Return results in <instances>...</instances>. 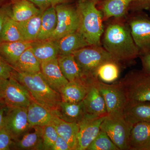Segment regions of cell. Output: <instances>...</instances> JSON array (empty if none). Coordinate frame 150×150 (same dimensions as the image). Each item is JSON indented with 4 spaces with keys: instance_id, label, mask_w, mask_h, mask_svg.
<instances>
[{
    "instance_id": "obj_27",
    "label": "cell",
    "mask_w": 150,
    "mask_h": 150,
    "mask_svg": "<svg viewBox=\"0 0 150 150\" xmlns=\"http://www.w3.org/2000/svg\"><path fill=\"white\" fill-rule=\"evenodd\" d=\"M57 24V16L55 6L50 7L43 11L37 40L49 39L56 29Z\"/></svg>"
},
{
    "instance_id": "obj_3",
    "label": "cell",
    "mask_w": 150,
    "mask_h": 150,
    "mask_svg": "<svg viewBox=\"0 0 150 150\" xmlns=\"http://www.w3.org/2000/svg\"><path fill=\"white\" fill-rule=\"evenodd\" d=\"M96 0L79 1L77 9L79 23L78 31L90 45L101 46L100 38L104 32L102 12L96 6Z\"/></svg>"
},
{
    "instance_id": "obj_24",
    "label": "cell",
    "mask_w": 150,
    "mask_h": 150,
    "mask_svg": "<svg viewBox=\"0 0 150 150\" xmlns=\"http://www.w3.org/2000/svg\"><path fill=\"white\" fill-rule=\"evenodd\" d=\"M33 129H34V132H26L20 139L13 141L11 148L17 150H42V127L34 126Z\"/></svg>"
},
{
    "instance_id": "obj_21",
    "label": "cell",
    "mask_w": 150,
    "mask_h": 150,
    "mask_svg": "<svg viewBox=\"0 0 150 150\" xmlns=\"http://www.w3.org/2000/svg\"><path fill=\"white\" fill-rule=\"evenodd\" d=\"M57 59L62 74L69 82L88 79L84 76L81 69L72 54L59 55Z\"/></svg>"
},
{
    "instance_id": "obj_40",
    "label": "cell",
    "mask_w": 150,
    "mask_h": 150,
    "mask_svg": "<svg viewBox=\"0 0 150 150\" xmlns=\"http://www.w3.org/2000/svg\"><path fill=\"white\" fill-rule=\"evenodd\" d=\"M11 13V9L8 7L0 8V38L6 19Z\"/></svg>"
},
{
    "instance_id": "obj_1",
    "label": "cell",
    "mask_w": 150,
    "mask_h": 150,
    "mask_svg": "<svg viewBox=\"0 0 150 150\" xmlns=\"http://www.w3.org/2000/svg\"><path fill=\"white\" fill-rule=\"evenodd\" d=\"M103 34V48L118 62L132 61L139 56L129 23L118 20L111 23Z\"/></svg>"
},
{
    "instance_id": "obj_15",
    "label": "cell",
    "mask_w": 150,
    "mask_h": 150,
    "mask_svg": "<svg viewBox=\"0 0 150 150\" xmlns=\"http://www.w3.org/2000/svg\"><path fill=\"white\" fill-rule=\"evenodd\" d=\"M94 78L95 77L83 80L69 82L59 91L62 100L66 102L72 103L82 101L85 98L90 86Z\"/></svg>"
},
{
    "instance_id": "obj_37",
    "label": "cell",
    "mask_w": 150,
    "mask_h": 150,
    "mask_svg": "<svg viewBox=\"0 0 150 150\" xmlns=\"http://www.w3.org/2000/svg\"><path fill=\"white\" fill-rule=\"evenodd\" d=\"M13 67L0 55V79H8L11 76Z\"/></svg>"
},
{
    "instance_id": "obj_36",
    "label": "cell",
    "mask_w": 150,
    "mask_h": 150,
    "mask_svg": "<svg viewBox=\"0 0 150 150\" xmlns=\"http://www.w3.org/2000/svg\"><path fill=\"white\" fill-rule=\"evenodd\" d=\"M40 8L42 11L51 6H56L59 4L66 3L69 0H28Z\"/></svg>"
},
{
    "instance_id": "obj_33",
    "label": "cell",
    "mask_w": 150,
    "mask_h": 150,
    "mask_svg": "<svg viewBox=\"0 0 150 150\" xmlns=\"http://www.w3.org/2000/svg\"><path fill=\"white\" fill-rule=\"evenodd\" d=\"M87 150H119L113 144L108 135L100 129L95 139Z\"/></svg>"
},
{
    "instance_id": "obj_29",
    "label": "cell",
    "mask_w": 150,
    "mask_h": 150,
    "mask_svg": "<svg viewBox=\"0 0 150 150\" xmlns=\"http://www.w3.org/2000/svg\"><path fill=\"white\" fill-rule=\"evenodd\" d=\"M12 67L14 70L20 72L37 73L40 72V63L33 52L31 47L22 54Z\"/></svg>"
},
{
    "instance_id": "obj_10",
    "label": "cell",
    "mask_w": 150,
    "mask_h": 150,
    "mask_svg": "<svg viewBox=\"0 0 150 150\" xmlns=\"http://www.w3.org/2000/svg\"><path fill=\"white\" fill-rule=\"evenodd\" d=\"M141 11L134 12L128 23L139 56L150 54V18Z\"/></svg>"
},
{
    "instance_id": "obj_11",
    "label": "cell",
    "mask_w": 150,
    "mask_h": 150,
    "mask_svg": "<svg viewBox=\"0 0 150 150\" xmlns=\"http://www.w3.org/2000/svg\"><path fill=\"white\" fill-rule=\"evenodd\" d=\"M3 126L10 134L13 141L19 139L31 129L28 120L27 108L7 107Z\"/></svg>"
},
{
    "instance_id": "obj_7",
    "label": "cell",
    "mask_w": 150,
    "mask_h": 150,
    "mask_svg": "<svg viewBox=\"0 0 150 150\" xmlns=\"http://www.w3.org/2000/svg\"><path fill=\"white\" fill-rule=\"evenodd\" d=\"M96 84L105 102L108 115L123 116L128 100L121 83H104L97 79Z\"/></svg>"
},
{
    "instance_id": "obj_8",
    "label": "cell",
    "mask_w": 150,
    "mask_h": 150,
    "mask_svg": "<svg viewBox=\"0 0 150 150\" xmlns=\"http://www.w3.org/2000/svg\"><path fill=\"white\" fill-rule=\"evenodd\" d=\"M132 127L123 116L107 115L100 129L106 133L119 150H128L130 149L129 140Z\"/></svg>"
},
{
    "instance_id": "obj_13",
    "label": "cell",
    "mask_w": 150,
    "mask_h": 150,
    "mask_svg": "<svg viewBox=\"0 0 150 150\" xmlns=\"http://www.w3.org/2000/svg\"><path fill=\"white\" fill-rule=\"evenodd\" d=\"M97 78L93 80L88 92L83 100L86 114L94 117H102L108 115L105 102L97 86Z\"/></svg>"
},
{
    "instance_id": "obj_42",
    "label": "cell",
    "mask_w": 150,
    "mask_h": 150,
    "mask_svg": "<svg viewBox=\"0 0 150 150\" xmlns=\"http://www.w3.org/2000/svg\"><path fill=\"white\" fill-rule=\"evenodd\" d=\"M7 106L3 103H0V129L2 127L4 116L6 110Z\"/></svg>"
},
{
    "instance_id": "obj_17",
    "label": "cell",
    "mask_w": 150,
    "mask_h": 150,
    "mask_svg": "<svg viewBox=\"0 0 150 150\" xmlns=\"http://www.w3.org/2000/svg\"><path fill=\"white\" fill-rule=\"evenodd\" d=\"M123 117L132 126L138 122H150V101L127 102Z\"/></svg>"
},
{
    "instance_id": "obj_31",
    "label": "cell",
    "mask_w": 150,
    "mask_h": 150,
    "mask_svg": "<svg viewBox=\"0 0 150 150\" xmlns=\"http://www.w3.org/2000/svg\"><path fill=\"white\" fill-rule=\"evenodd\" d=\"M120 72L119 62L110 60L103 63L98 68L95 76L104 83H113L118 79Z\"/></svg>"
},
{
    "instance_id": "obj_34",
    "label": "cell",
    "mask_w": 150,
    "mask_h": 150,
    "mask_svg": "<svg viewBox=\"0 0 150 150\" xmlns=\"http://www.w3.org/2000/svg\"><path fill=\"white\" fill-rule=\"evenodd\" d=\"M42 129V150H51L59 135L55 127L52 124L43 126Z\"/></svg>"
},
{
    "instance_id": "obj_26",
    "label": "cell",
    "mask_w": 150,
    "mask_h": 150,
    "mask_svg": "<svg viewBox=\"0 0 150 150\" xmlns=\"http://www.w3.org/2000/svg\"><path fill=\"white\" fill-rule=\"evenodd\" d=\"M132 1L133 0H105L101 7L103 21L112 17H123L130 8Z\"/></svg>"
},
{
    "instance_id": "obj_19",
    "label": "cell",
    "mask_w": 150,
    "mask_h": 150,
    "mask_svg": "<svg viewBox=\"0 0 150 150\" xmlns=\"http://www.w3.org/2000/svg\"><path fill=\"white\" fill-rule=\"evenodd\" d=\"M55 114L64 121L79 123L86 113L82 101L72 103L62 100L55 111Z\"/></svg>"
},
{
    "instance_id": "obj_5",
    "label": "cell",
    "mask_w": 150,
    "mask_h": 150,
    "mask_svg": "<svg viewBox=\"0 0 150 150\" xmlns=\"http://www.w3.org/2000/svg\"><path fill=\"white\" fill-rule=\"evenodd\" d=\"M72 54L84 76L88 78L96 77V72L98 68L104 62L110 60L117 61L101 46H86Z\"/></svg>"
},
{
    "instance_id": "obj_44",
    "label": "cell",
    "mask_w": 150,
    "mask_h": 150,
    "mask_svg": "<svg viewBox=\"0 0 150 150\" xmlns=\"http://www.w3.org/2000/svg\"><path fill=\"white\" fill-rule=\"evenodd\" d=\"M87 1V0H79V1Z\"/></svg>"
},
{
    "instance_id": "obj_4",
    "label": "cell",
    "mask_w": 150,
    "mask_h": 150,
    "mask_svg": "<svg viewBox=\"0 0 150 150\" xmlns=\"http://www.w3.org/2000/svg\"><path fill=\"white\" fill-rule=\"evenodd\" d=\"M128 102L150 101V74L143 70H133L119 81Z\"/></svg>"
},
{
    "instance_id": "obj_39",
    "label": "cell",
    "mask_w": 150,
    "mask_h": 150,
    "mask_svg": "<svg viewBox=\"0 0 150 150\" xmlns=\"http://www.w3.org/2000/svg\"><path fill=\"white\" fill-rule=\"evenodd\" d=\"M51 150H72L68 143L62 137L58 136Z\"/></svg>"
},
{
    "instance_id": "obj_43",
    "label": "cell",
    "mask_w": 150,
    "mask_h": 150,
    "mask_svg": "<svg viewBox=\"0 0 150 150\" xmlns=\"http://www.w3.org/2000/svg\"><path fill=\"white\" fill-rule=\"evenodd\" d=\"M2 102L1 100V97H0V103Z\"/></svg>"
},
{
    "instance_id": "obj_41",
    "label": "cell",
    "mask_w": 150,
    "mask_h": 150,
    "mask_svg": "<svg viewBox=\"0 0 150 150\" xmlns=\"http://www.w3.org/2000/svg\"><path fill=\"white\" fill-rule=\"evenodd\" d=\"M142 61V70L150 74V54L140 56Z\"/></svg>"
},
{
    "instance_id": "obj_28",
    "label": "cell",
    "mask_w": 150,
    "mask_h": 150,
    "mask_svg": "<svg viewBox=\"0 0 150 150\" xmlns=\"http://www.w3.org/2000/svg\"><path fill=\"white\" fill-rule=\"evenodd\" d=\"M28 0H17L11 8V17L18 22L25 21L43 11Z\"/></svg>"
},
{
    "instance_id": "obj_20",
    "label": "cell",
    "mask_w": 150,
    "mask_h": 150,
    "mask_svg": "<svg viewBox=\"0 0 150 150\" xmlns=\"http://www.w3.org/2000/svg\"><path fill=\"white\" fill-rule=\"evenodd\" d=\"M33 42L20 40L0 42V55L12 67L22 54L32 46Z\"/></svg>"
},
{
    "instance_id": "obj_25",
    "label": "cell",
    "mask_w": 150,
    "mask_h": 150,
    "mask_svg": "<svg viewBox=\"0 0 150 150\" xmlns=\"http://www.w3.org/2000/svg\"><path fill=\"white\" fill-rule=\"evenodd\" d=\"M31 48L40 64L57 58L59 55V48L56 40L48 39L34 41Z\"/></svg>"
},
{
    "instance_id": "obj_9",
    "label": "cell",
    "mask_w": 150,
    "mask_h": 150,
    "mask_svg": "<svg viewBox=\"0 0 150 150\" xmlns=\"http://www.w3.org/2000/svg\"><path fill=\"white\" fill-rule=\"evenodd\" d=\"M57 24L51 37L48 40H58L66 35L78 31L79 18L77 9L66 3L55 6Z\"/></svg>"
},
{
    "instance_id": "obj_18",
    "label": "cell",
    "mask_w": 150,
    "mask_h": 150,
    "mask_svg": "<svg viewBox=\"0 0 150 150\" xmlns=\"http://www.w3.org/2000/svg\"><path fill=\"white\" fill-rule=\"evenodd\" d=\"M56 116L53 111L34 100H33L27 108L28 120L31 129L34 126L43 127L52 124Z\"/></svg>"
},
{
    "instance_id": "obj_38",
    "label": "cell",
    "mask_w": 150,
    "mask_h": 150,
    "mask_svg": "<svg viewBox=\"0 0 150 150\" xmlns=\"http://www.w3.org/2000/svg\"><path fill=\"white\" fill-rule=\"evenodd\" d=\"M130 8L134 12L141 11L144 10H150V0H133Z\"/></svg>"
},
{
    "instance_id": "obj_23",
    "label": "cell",
    "mask_w": 150,
    "mask_h": 150,
    "mask_svg": "<svg viewBox=\"0 0 150 150\" xmlns=\"http://www.w3.org/2000/svg\"><path fill=\"white\" fill-rule=\"evenodd\" d=\"M52 124L58 135L65 140L72 150H76L80 128L79 123L67 122L56 116Z\"/></svg>"
},
{
    "instance_id": "obj_35",
    "label": "cell",
    "mask_w": 150,
    "mask_h": 150,
    "mask_svg": "<svg viewBox=\"0 0 150 150\" xmlns=\"http://www.w3.org/2000/svg\"><path fill=\"white\" fill-rule=\"evenodd\" d=\"M13 142L10 134L2 126L0 129V150H10Z\"/></svg>"
},
{
    "instance_id": "obj_22",
    "label": "cell",
    "mask_w": 150,
    "mask_h": 150,
    "mask_svg": "<svg viewBox=\"0 0 150 150\" xmlns=\"http://www.w3.org/2000/svg\"><path fill=\"white\" fill-rule=\"evenodd\" d=\"M56 41L59 48V55L73 54L80 49L91 46L83 35L78 31Z\"/></svg>"
},
{
    "instance_id": "obj_32",
    "label": "cell",
    "mask_w": 150,
    "mask_h": 150,
    "mask_svg": "<svg viewBox=\"0 0 150 150\" xmlns=\"http://www.w3.org/2000/svg\"><path fill=\"white\" fill-rule=\"evenodd\" d=\"M23 40L18 22L12 18L10 15L6 19L3 27L0 42H14Z\"/></svg>"
},
{
    "instance_id": "obj_16",
    "label": "cell",
    "mask_w": 150,
    "mask_h": 150,
    "mask_svg": "<svg viewBox=\"0 0 150 150\" xmlns=\"http://www.w3.org/2000/svg\"><path fill=\"white\" fill-rule=\"evenodd\" d=\"M129 148L131 150H150V122H139L133 125Z\"/></svg>"
},
{
    "instance_id": "obj_30",
    "label": "cell",
    "mask_w": 150,
    "mask_h": 150,
    "mask_svg": "<svg viewBox=\"0 0 150 150\" xmlns=\"http://www.w3.org/2000/svg\"><path fill=\"white\" fill-rule=\"evenodd\" d=\"M43 11L25 21L18 22L23 40L35 41L37 40L40 31L41 17Z\"/></svg>"
},
{
    "instance_id": "obj_6",
    "label": "cell",
    "mask_w": 150,
    "mask_h": 150,
    "mask_svg": "<svg viewBox=\"0 0 150 150\" xmlns=\"http://www.w3.org/2000/svg\"><path fill=\"white\" fill-rule=\"evenodd\" d=\"M0 97L7 107L27 108L33 100L25 87L11 76L0 79Z\"/></svg>"
},
{
    "instance_id": "obj_12",
    "label": "cell",
    "mask_w": 150,
    "mask_h": 150,
    "mask_svg": "<svg viewBox=\"0 0 150 150\" xmlns=\"http://www.w3.org/2000/svg\"><path fill=\"white\" fill-rule=\"evenodd\" d=\"M106 116L94 117L86 114L79 123L80 128L76 150H87L99 133L101 124Z\"/></svg>"
},
{
    "instance_id": "obj_14",
    "label": "cell",
    "mask_w": 150,
    "mask_h": 150,
    "mask_svg": "<svg viewBox=\"0 0 150 150\" xmlns=\"http://www.w3.org/2000/svg\"><path fill=\"white\" fill-rule=\"evenodd\" d=\"M40 73L51 88L58 92L69 82L62 74L57 58L41 63Z\"/></svg>"
},
{
    "instance_id": "obj_2",
    "label": "cell",
    "mask_w": 150,
    "mask_h": 150,
    "mask_svg": "<svg viewBox=\"0 0 150 150\" xmlns=\"http://www.w3.org/2000/svg\"><path fill=\"white\" fill-rule=\"evenodd\" d=\"M11 77L25 87L33 100L55 113L62 102V97L49 86L40 72L23 73L13 70Z\"/></svg>"
}]
</instances>
